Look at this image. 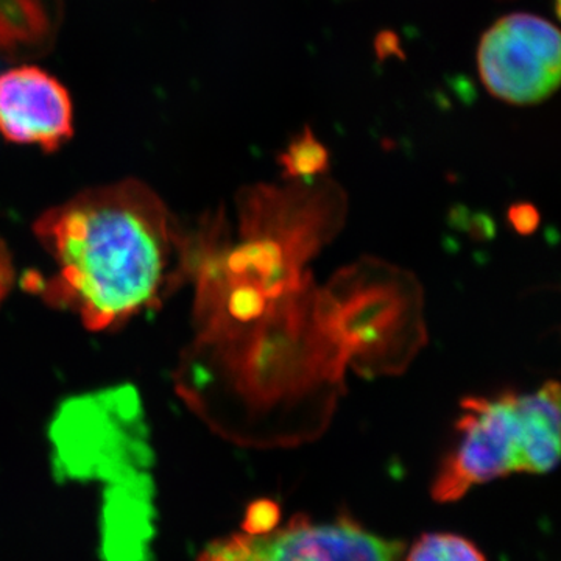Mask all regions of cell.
Returning a JSON list of instances; mask_svg holds the SVG:
<instances>
[{
	"mask_svg": "<svg viewBox=\"0 0 561 561\" xmlns=\"http://www.w3.org/2000/svg\"><path fill=\"white\" fill-rule=\"evenodd\" d=\"M313 278L273 300L245 327L205 331L209 382L224 394L228 437L260 448H290L319 438L345 394L348 362L317 319Z\"/></svg>",
	"mask_w": 561,
	"mask_h": 561,
	"instance_id": "6da1fadb",
	"label": "cell"
},
{
	"mask_svg": "<svg viewBox=\"0 0 561 561\" xmlns=\"http://www.w3.org/2000/svg\"><path fill=\"white\" fill-rule=\"evenodd\" d=\"M38 236L54 267L51 300L95 330L160 302L183 268L179 228L139 181L81 192L39 220Z\"/></svg>",
	"mask_w": 561,
	"mask_h": 561,
	"instance_id": "7a4b0ae2",
	"label": "cell"
},
{
	"mask_svg": "<svg viewBox=\"0 0 561 561\" xmlns=\"http://www.w3.org/2000/svg\"><path fill=\"white\" fill-rule=\"evenodd\" d=\"M316 313L362 378L402 375L427 343L423 286L378 257L364 256L317 287Z\"/></svg>",
	"mask_w": 561,
	"mask_h": 561,
	"instance_id": "3957f363",
	"label": "cell"
},
{
	"mask_svg": "<svg viewBox=\"0 0 561 561\" xmlns=\"http://www.w3.org/2000/svg\"><path fill=\"white\" fill-rule=\"evenodd\" d=\"M62 479L124 483L149 478L151 451L142 402L133 387H111L62 402L50 424Z\"/></svg>",
	"mask_w": 561,
	"mask_h": 561,
	"instance_id": "277c9868",
	"label": "cell"
},
{
	"mask_svg": "<svg viewBox=\"0 0 561 561\" xmlns=\"http://www.w3.org/2000/svg\"><path fill=\"white\" fill-rule=\"evenodd\" d=\"M346 216L348 197L328 176L284 186L256 184L239 195L241 238L276 243L291 267L301 272L337 238Z\"/></svg>",
	"mask_w": 561,
	"mask_h": 561,
	"instance_id": "5b68a950",
	"label": "cell"
},
{
	"mask_svg": "<svg viewBox=\"0 0 561 561\" xmlns=\"http://www.w3.org/2000/svg\"><path fill=\"white\" fill-rule=\"evenodd\" d=\"M457 438L432 482L437 502L459 501L476 485L522 472V420L515 391L460 402Z\"/></svg>",
	"mask_w": 561,
	"mask_h": 561,
	"instance_id": "8992f818",
	"label": "cell"
},
{
	"mask_svg": "<svg viewBox=\"0 0 561 561\" xmlns=\"http://www.w3.org/2000/svg\"><path fill=\"white\" fill-rule=\"evenodd\" d=\"M479 77L497 101L537 105L559 90L560 32L530 13L501 18L483 33L478 47Z\"/></svg>",
	"mask_w": 561,
	"mask_h": 561,
	"instance_id": "52a82bcc",
	"label": "cell"
},
{
	"mask_svg": "<svg viewBox=\"0 0 561 561\" xmlns=\"http://www.w3.org/2000/svg\"><path fill=\"white\" fill-rule=\"evenodd\" d=\"M404 545L387 540L350 516L313 523L297 515L267 535H231L210 542L198 561H400Z\"/></svg>",
	"mask_w": 561,
	"mask_h": 561,
	"instance_id": "ba28073f",
	"label": "cell"
},
{
	"mask_svg": "<svg viewBox=\"0 0 561 561\" xmlns=\"http://www.w3.org/2000/svg\"><path fill=\"white\" fill-rule=\"evenodd\" d=\"M0 135L10 142L60 149L73 136V106L60 80L36 66L0 73Z\"/></svg>",
	"mask_w": 561,
	"mask_h": 561,
	"instance_id": "9c48e42d",
	"label": "cell"
},
{
	"mask_svg": "<svg viewBox=\"0 0 561 561\" xmlns=\"http://www.w3.org/2000/svg\"><path fill=\"white\" fill-rule=\"evenodd\" d=\"M150 479L114 483L103 507V556L108 561H149Z\"/></svg>",
	"mask_w": 561,
	"mask_h": 561,
	"instance_id": "30bf717a",
	"label": "cell"
},
{
	"mask_svg": "<svg viewBox=\"0 0 561 561\" xmlns=\"http://www.w3.org/2000/svg\"><path fill=\"white\" fill-rule=\"evenodd\" d=\"M62 20L61 0H0V60L49 54Z\"/></svg>",
	"mask_w": 561,
	"mask_h": 561,
	"instance_id": "8fae6325",
	"label": "cell"
},
{
	"mask_svg": "<svg viewBox=\"0 0 561 561\" xmlns=\"http://www.w3.org/2000/svg\"><path fill=\"white\" fill-rule=\"evenodd\" d=\"M560 383L548 381L531 393H516L522 420V472L548 474L560 459Z\"/></svg>",
	"mask_w": 561,
	"mask_h": 561,
	"instance_id": "7c38bea8",
	"label": "cell"
},
{
	"mask_svg": "<svg viewBox=\"0 0 561 561\" xmlns=\"http://www.w3.org/2000/svg\"><path fill=\"white\" fill-rule=\"evenodd\" d=\"M283 176L289 181H309L327 176L330 172V150L309 127L298 133L278 154Z\"/></svg>",
	"mask_w": 561,
	"mask_h": 561,
	"instance_id": "4fadbf2b",
	"label": "cell"
},
{
	"mask_svg": "<svg viewBox=\"0 0 561 561\" xmlns=\"http://www.w3.org/2000/svg\"><path fill=\"white\" fill-rule=\"evenodd\" d=\"M405 561H486L481 549L456 534H426L413 542Z\"/></svg>",
	"mask_w": 561,
	"mask_h": 561,
	"instance_id": "5bb4252c",
	"label": "cell"
},
{
	"mask_svg": "<svg viewBox=\"0 0 561 561\" xmlns=\"http://www.w3.org/2000/svg\"><path fill=\"white\" fill-rule=\"evenodd\" d=\"M280 523V507L273 500H256L250 502L243 516L242 529L247 535L261 537L278 529Z\"/></svg>",
	"mask_w": 561,
	"mask_h": 561,
	"instance_id": "9a60e30c",
	"label": "cell"
},
{
	"mask_svg": "<svg viewBox=\"0 0 561 561\" xmlns=\"http://www.w3.org/2000/svg\"><path fill=\"white\" fill-rule=\"evenodd\" d=\"M449 224L457 230L467 232L474 241H489L496 234V224L489 214L472 213L465 206H454L449 213Z\"/></svg>",
	"mask_w": 561,
	"mask_h": 561,
	"instance_id": "2e32d148",
	"label": "cell"
},
{
	"mask_svg": "<svg viewBox=\"0 0 561 561\" xmlns=\"http://www.w3.org/2000/svg\"><path fill=\"white\" fill-rule=\"evenodd\" d=\"M507 220L513 230L524 238L535 234L541 224V214L537 206L529 202L513 203L507 210Z\"/></svg>",
	"mask_w": 561,
	"mask_h": 561,
	"instance_id": "e0dca14e",
	"label": "cell"
},
{
	"mask_svg": "<svg viewBox=\"0 0 561 561\" xmlns=\"http://www.w3.org/2000/svg\"><path fill=\"white\" fill-rule=\"evenodd\" d=\"M553 2H556L557 14H559V11H560V0H553Z\"/></svg>",
	"mask_w": 561,
	"mask_h": 561,
	"instance_id": "ac0fdd59",
	"label": "cell"
}]
</instances>
